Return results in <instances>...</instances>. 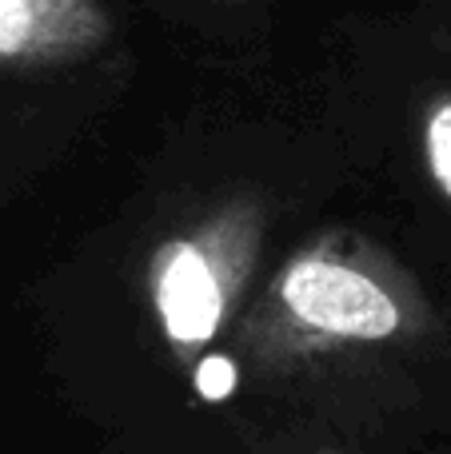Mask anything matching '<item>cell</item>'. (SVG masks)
I'll return each mask as SVG.
<instances>
[{
	"mask_svg": "<svg viewBox=\"0 0 451 454\" xmlns=\"http://www.w3.org/2000/svg\"><path fill=\"white\" fill-rule=\"evenodd\" d=\"M192 387L204 403H224L236 395V383H240V371H236V359L224 351H204L196 363H192Z\"/></svg>",
	"mask_w": 451,
	"mask_h": 454,
	"instance_id": "obj_5",
	"label": "cell"
},
{
	"mask_svg": "<svg viewBox=\"0 0 451 454\" xmlns=\"http://www.w3.org/2000/svg\"><path fill=\"white\" fill-rule=\"evenodd\" d=\"M420 148H423V168H428L431 184H436L439 196L451 204V92L436 96V100L423 108Z\"/></svg>",
	"mask_w": 451,
	"mask_h": 454,
	"instance_id": "obj_4",
	"label": "cell"
},
{
	"mask_svg": "<svg viewBox=\"0 0 451 454\" xmlns=\"http://www.w3.org/2000/svg\"><path fill=\"white\" fill-rule=\"evenodd\" d=\"M112 20L100 0H0V68H56L100 52Z\"/></svg>",
	"mask_w": 451,
	"mask_h": 454,
	"instance_id": "obj_3",
	"label": "cell"
},
{
	"mask_svg": "<svg viewBox=\"0 0 451 454\" xmlns=\"http://www.w3.org/2000/svg\"><path fill=\"white\" fill-rule=\"evenodd\" d=\"M264 247V204L232 196L152 247L144 287L160 343L192 367L232 323Z\"/></svg>",
	"mask_w": 451,
	"mask_h": 454,
	"instance_id": "obj_2",
	"label": "cell"
},
{
	"mask_svg": "<svg viewBox=\"0 0 451 454\" xmlns=\"http://www.w3.org/2000/svg\"><path fill=\"white\" fill-rule=\"evenodd\" d=\"M436 331L423 287L392 251L360 231L308 239L268 279L236 343L268 371L412 347Z\"/></svg>",
	"mask_w": 451,
	"mask_h": 454,
	"instance_id": "obj_1",
	"label": "cell"
},
{
	"mask_svg": "<svg viewBox=\"0 0 451 454\" xmlns=\"http://www.w3.org/2000/svg\"><path fill=\"white\" fill-rule=\"evenodd\" d=\"M316 454H328V450H316Z\"/></svg>",
	"mask_w": 451,
	"mask_h": 454,
	"instance_id": "obj_6",
	"label": "cell"
}]
</instances>
